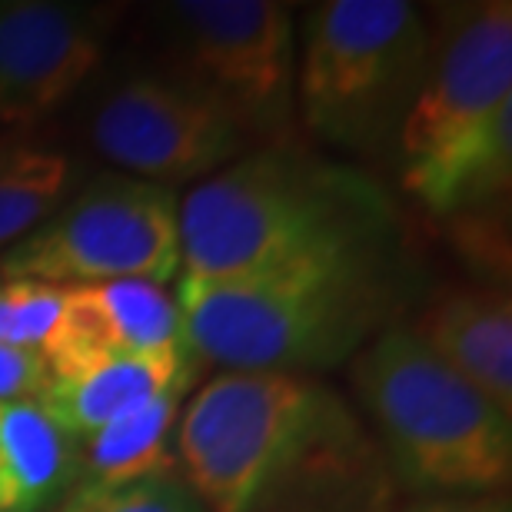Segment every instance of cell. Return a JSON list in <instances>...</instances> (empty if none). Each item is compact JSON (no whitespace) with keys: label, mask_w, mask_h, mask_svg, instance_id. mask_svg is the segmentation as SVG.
Listing matches in <instances>:
<instances>
[{"label":"cell","mask_w":512,"mask_h":512,"mask_svg":"<svg viewBox=\"0 0 512 512\" xmlns=\"http://www.w3.org/2000/svg\"><path fill=\"white\" fill-rule=\"evenodd\" d=\"M177 469L207 512H396L363 413L320 376L223 370L180 409Z\"/></svg>","instance_id":"1"},{"label":"cell","mask_w":512,"mask_h":512,"mask_svg":"<svg viewBox=\"0 0 512 512\" xmlns=\"http://www.w3.org/2000/svg\"><path fill=\"white\" fill-rule=\"evenodd\" d=\"M399 203L366 167L303 143L256 147L180 200L183 280H240L280 266L396 247Z\"/></svg>","instance_id":"2"},{"label":"cell","mask_w":512,"mask_h":512,"mask_svg":"<svg viewBox=\"0 0 512 512\" xmlns=\"http://www.w3.org/2000/svg\"><path fill=\"white\" fill-rule=\"evenodd\" d=\"M416 273L403 243L320 256L240 280H183V330L203 363L237 373L320 376L350 366L403 323Z\"/></svg>","instance_id":"3"},{"label":"cell","mask_w":512,"mask_h":512,"mask_svg":"<svg viewBox=\"0 0 512 512\" xmlns=\"http://www.w3.org/2000/svg\"><path fill=\"white\" fill-rule=\"evenodd\" d=\"M350 383L396 486L413 499L509 486L512 413L449 370L409 323L389 326L356 356Z\"/></svg>","instance_id":"4"},{"label":"cell","mask_w":512,"mask_h":512,"mask_svg":"<svg viewBox=\"0 0 512 512\" xmlns=\"http://www.w3.org/2000/svg\"><path fill=\"white\" fill-rule=\"evenodd\" d=\"M429 60L426 7L320 0L296 17V124L350 163L396 157Z\"/></svg>","instance_id":"5"},{"label":"cell","mask_w":512,"mask_h":512,"mask_svg":"<svg viewBox=\"0 0 512 512\" xmlns=\"http://www.w3.org/2000/svg\"><path fill=\"white\" fill-rule=\"evenodd\" d=\"M180 197L173 187L127 173H100L77 187L50 217L0 253L7 280L47 286L177 283Z\"/></svg>","instance_id":"6"},{"label":"cell","mask_w":512,"mask_h":512,"mask_svg":"<svg viewBox=\"0 0 512 512\" xmlns=\"http://www.w3.org/2000/svg\"><path fill=\"white\" fill-rule=\"evenodd\" d=\"M177 74L210 90L253 147H296V7L283 0H173L157 7Z\"/></svg>","instance_id":"7"},{"label":"cell","mask_w":512,"mask_h":512,"mask_svg":"<svg viewBox=\"0 0 512 512\" xmlns=\"http://www.w3.org/2000/svg\"><path fill=\"white\" fill-rule=\"evenodd\" d=\"M429 60L399 133V183L429 170L512 107V4H436Z\"/></svg>","instance_id":"8"},{"label":"cell","mask_w":512,"mask_h":512,"mask_svg":"<svg viewBox=\"0 0 512 512\" xmlns=\"http://www.w3.org/2000/svg\"><path fill=\"white\" fill-rule=\"evenodd\" d=\"M90 140L127 177L163 187L207 180L256 150L237 117L177 70L117 80L90 114Z\"/></svg>","instance_id":"9"},{"label":"cell","mask_w":512,"mask_h":512,"mask_svg":"<svg viewBox=\"0 0 512 512\" xmlns=\"http://www.w3.org/2000/svg\"><path fill=\"white\" fill-rule=\"evenodd\" d=\"M120 7L77 0H0V127L54 117L104 64Z\"/></svg>","instance_id":"10"},{"label":"cell","mask_w":512,"mask_h":512,"mask_svg":"<svg viewBox=\"0 0 512 512\" xmlns=\"http://www.w3.org/2000/svg\"><path fill=\"white\" fill-rule=\"evenodd\" d=\"M183 313L157 283L120 280L67 286L40 356L50 376H77L120 356H147L183 346Z\"/></svg>","instance_id":"11"},{"label":"cell","mask_w":512,"mask_h":512,"mask_svg":"<svg viewBox=\"0 0 512 512\" xmlns=\"http://www.w3.org/2000/svg\"><path fill=\"white\" fill-rule=\"evenodd\" d=\"M200 356L190 343L163 353L120 356L77 376H50L37 406L74 439L84 443L114 419L163 393H187L200 373Z\"/></svg>","instance_id":"12"},{"label":"cell","mask_w":512,"mask_h":512,"mask_svg":"<svg viewBox=\"0 0 512 512\" xmlns=\"http://www.w3.org/2000/svg\"><path fill=\"white\" fill-rule=\"evenodd\" d=\"M413 333L449 370L512 413V300L506 290L469 286L436 296Z\"/></svg>","instance_id":"13"},{"label":"cell","mask_w":512,"mask_h":512,"mask_svg":"<svg viewBox=\"0 0 512 512\" xmlns=\"http://www.w3.org/2000/svg\"><path fill=\"white\" fill-rule=\"evenodd\" d=\"M77 479L80 443L37 399H0V512H54Z\"/></svg>","instance_id":"14"},{"label":"cell","mask_w":512,"mask_h":512,"mask_svg":"<svg viewBox=\"0 0 512 512\" xmlns=\"http://www.w3.org/2000/svg\"><path fill=\"white\" fill-rule=\"evenodd\" d=\"M183 396L187 393L180 389L153 396L84 439L77 486H117L163 473V469H177L173 433H177Z\"/></svg>","instance_id":"15"},{"label":"cell","mask_w":512,"mask_h":512,"mask_svg":"<svg viewBox=\"0 0 512 512\" xmlns=\"http://www.w3.org/2000/svg\"><path fill=\"white\" fill-rule=\"evenodd\" d=\"M77 160L70 153L0 133V253L40 227L77 190Z\"/></svg>","instance_id":"16"},{"label":"cell","mask_w":512,"mask_h":512,"mask_svg":"<svg viewBox=\"0 0 512 512\" xmlns=\"http://www.w3.org/2000/svg\"><path fill=\"white\" fill-rule=\"evenodd\" d=\"M54 512H207L180 469L117 486H74Z\"/></svg>","instance_id":"17"},{"label":"cell","mask_w":512,"mask_h":512,"mask_svg":"<svg viewBox=\"0 0 512 512\" xmlns=\"http://www.w3.org/2000/svg\"><path fill=\"white\" fill-rule=\"evenodd\" d=\"M60 286L34 280H7L0 273V343L37 350L44 346L60 310Z\"/></svg>","instance_id":"18"},{"label":"cell","mask_w":512,"mask_h":512,"mask_svg":"<svg viewBox=\"0 0 512 512\" xmlns=\"http://www.w3.org/2000/svg\"><path fill=\"white\" fill-rule=\"evenodd\" d=\"M47 383V360L37 350L0 343V399H37Z\"/></svg>","instance_id":"19"},{"label":"cell","mask_w":512,"mask_h":512,"mask_svg":"<svg viewBox=\"0 0 512 512\" xmlns=\"http://www.w3.org/2000/svg\"><path fill=\"white\" fill-rule=\"evenodd\" d=\"M396 512H512V499L503 493H473V496H419Z\"/></svg>","instance_id":"20"}]
</instances>
